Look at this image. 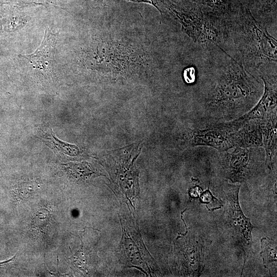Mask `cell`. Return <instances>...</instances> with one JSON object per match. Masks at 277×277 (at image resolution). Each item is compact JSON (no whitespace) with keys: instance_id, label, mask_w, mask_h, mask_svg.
<instances>
[{"instance_id":"cell-3","label":"cell","mask_w":277,"mask_h":277,"mask_svg":"<svg viewBox=\"0 0 277 277\" xmlns=\"http://www.w3.org/2000/svg\"><path fill=\"white\" fill-rule=\"evenodd\" d=\"M264 81L265 85V92L262 99L255 108L247 115L243 116L231 123L223 125L224 127L227 129H238L241 125L245 124L246 122L256 117H266L267 113L271 112L267 109L271 110L276 105V91L272 90L268 83Z\"/></svg>"},{"instance_id":"cell-4","label":"cell","mask_w":277,"mask_h":277,"mask_svg":"<svg viewBox=\"0 0 277 277\" xmlns=\"http://www.w3.org/2000/svg\"><path fill=\"white\" fill-rule=\"evenodd\" d=\"M264 122H262V144L266 152V164L271 169L272 159L276 152V114L270 112L268 114Z\"/></svg>"},{"instance_id":"cell-5","label":"cell","mask_w":277,"mask_h":277,"mask_svg":"<svg viewBox=\"0 0 277 277\" xmlns=\"http://www.w3.org/2000/svg\"><path fill=\"white\" fill-rule=\"evenodd\" d=\"M135 159L130 164L126 163L118 170L119 183L127 197L133 200L139 194L138 172L135 167Z\"/></svg>"},{"instance_id":"cell-9","label":"cell","mask_w":277,"mask_h":277,"mask_svg":"<svg viewBox=\"0 0 277 277\" xmlns=\"http://www.w3.org/2000/svg\"><path fill=\"white\" fill-rule=\"evenodd\" d=\"M50 219V214L48 210L45 208L38 210L32 219V228L36 232L43 233L47 228Z\"/></svg>"},{"instance_id":"cell-2","label":"cell","mask_w":277,"mask_h":277,"mask_svg":"<svg viewBox=\"0 0 277 277\" xmlns=\"http://www.w3.org/2000/svg\"><path fill=\"white\" fill-rule=\"evenodd\" d=\"M58 33H53L46 27L43 39L36 50L30 54L21 55L35 67L41 70L51 69L54 61Z\"/></svg>"},{"instance_id":"cell-6","label":"cell","mask_w":277,"mask_h":277,"mask_svg":"<svg viewBox=\"0 0 277 277\" xmlns=\"http://www.w3.org/2000/svg\"><path fill=\"white\" fill-rule=\"evenodd\" d=\"M262 122L255 123L236 133L231 134L233 146L242 148L257 147L263 145Z\"/></svg>"},{"instance_id":"cell-13","label":"cell","mask_w":277,"mask_h":277,"mask_svg":"<svg viewBox=\"0 0 277 277\" xmlns=\"http://www.w3.org/2000/svg\"><path fill=\"white\" fill-rule=\"evenodd\" d=\"M96 1H102L103 0H94ZM129 1L134 2H138V3H148L150 4H153L150 1V0H127Z\"/></svg>"},{"instance_id":"cell-10","label":"cell","mask_w":277,"mask_h":277,"mask_svg":"<svg viewBox=\"0 0 277 277\" xmlns=\"http://www.w3.org/2000/svg\"><path fill=\"white\" fill-rule=\"evenodd\" d=\"M201 201L209 206V209L219 208L221 206V203L215 197L213 196L209 190L203 193L201 195Z\"/></svg>"},{"instance_id":"cell-7","label":"cell","mask_w":277,"mask_h":277,"mask_svg":"<svg viewBox=\"0 0 277 277\" xmlns=\"http://www.w3.org/2000/svg\"><path fill=\"white\" fill-rule=\"evenodd\" d=\"M262 251L261 256L263 260L264 266L270 268L276 262V245L272 240L263 238L261 240Z\"/></svg>"},{"instance_id":"cell-8","label":"cell","mask_w":277,"mask_h":277,"mask_svg":"<svg viewBox=\"0 0 277 277\" xmlns=\"http://www.w3.org/2000/svg\"><path fill=\"white\" fill-rule=\"evenodd\" d=\"M38 184L34 181H26L18 184L16 195L19 200H27L33 196L38 191Z\"/></svg>"},{"instance_id":"cell-14","label":"cell","mask_w":277,"mask_h":277,"mask_svg":"<svg viewBox=\"0 0 277 277\" xmlns=\"http://www.w3.org/2000/svg\"><path fill=\"white\" fill-rule=\"evenodd\" d=\"M15 256H14L13 258H11L10 259H9L8 260L3 261V262H0V268H1L3 266H5V265L8 264V263L12 261L13 260V259H15Z\"/></svg>"},{"instance_id":"cell-12","label":"cell","mask_w":277,"mask_h":277,"mask_svg":"<svg viewBox=\"0 0 277 277\" xmlns=\"http://www.w3.org/2000/svg\"><path fill=\"white\" fill-rule=\"evenodd\" d=\"M184 78L187 83H192L194 81V69L193 67L186 68L184 71Z\"/></svg>"},{"instance_id":"cell-1","label":"cell","mask_w":277,"mask_h":277,"mask_svg":"<svg viewBox=\"0 0 277 277\" xmlns=\"http://www.w3.org/2000/svg\"><path fill=\"white\" fill-rule=\"evenodd\" d=\"M251 84L241 66L234 65L220 82L210 104L221 111L241 107L254 93Z\"/></svg>"},{"instance_id":"cell-11","label":"cell","mask_w":277,"mask_h":277,"mask_svg":"<svg viewBox=\"0 0 277 277\" xmlns=\"http://www.w3.org/2000/svg\"><path fill=\"white\" fill-rule=\"evenodd\" d=\"M201 4L214 9H225L228 5L229 0H196Z\"/></svg>"}]
</instances>
